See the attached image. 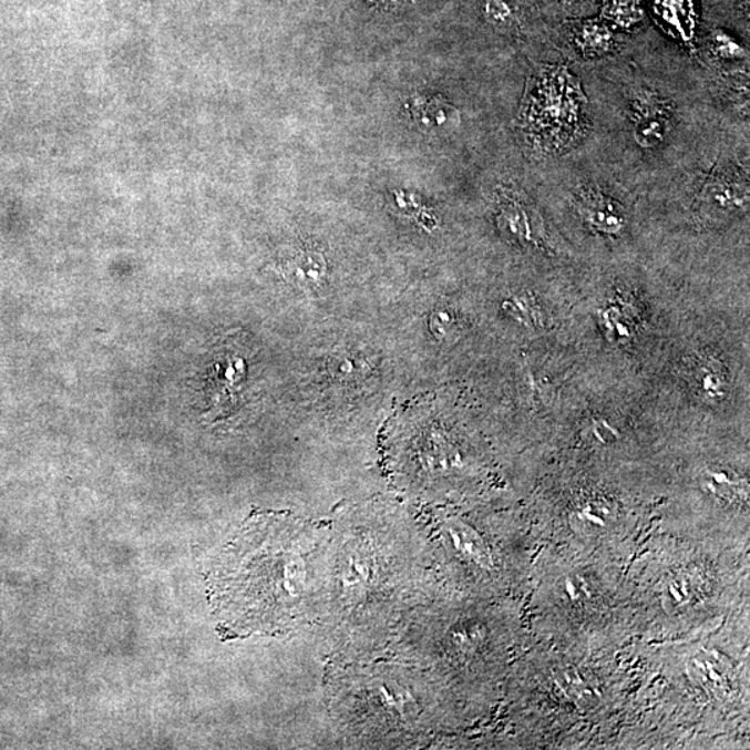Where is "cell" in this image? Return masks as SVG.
<instances>
[{
	"label": "cell",
	"instance_id": "cell-1",
	"mask_svg": "<svg viewBox=\"0 0 750 750\" xmlns=\"http://www.w3.org/2000/svg\"><path fill=\"white\" fill-rule=\"evenodd\" d=\"M317 551L302 525L276 514L251 517L210 578L222 626L237 635L291 627L314 599Z\"/></svg>",
	"mask_w": 750,
	"mask_h": 750
},
{
	"label": "cell",
	"instance_id": "cell-2",
	"mask_svg": "<svg viewBox=\"0 0 750 750\" xmlns=\"http://www.w3.org/2000/svg\"><path fill=\"white\" fill-rule=\"evenodd\" d=\"M748 181L736 172H719L709 178L699 194L700 207L711 216L736 215L748 205Z\"/></svg>",
	"mask_w": 750,
	"mask_h": 750
},
{
	"label": "cell",
	"instance_id": "cell-3",
	"mask_svg": "<svg viewBox=\"0 0 750 750\" xmlns=\"http://www.w3.org/2000/svg\"><path fill=\"white\" fill-rule=\"evenodd\" d=\"M578 213L590 228L602 234L616 235L626 226L621 206L599 191L589 189L578 201Z\"/></svg>",
	"mask_w": 750,
	"mask_h": 750
},
{
	"label": "cell",
	"instance_id": "cell-4",
	"mask_svg": "<svg viewBox=\"0 0 750 750\" xmlns=\"http://www.w3.org/2000/svg\"><path fill=\"white\" fill-rule=\"evenodd\" d=\"M281 274L292 286L311 291L325 282L327 263L320 251L299 249L281 261Z\"/></svg>",
	"mask_w": 750,
	"mask_h": 750
},
{
	"label": "cell",
	"instance_id": "cell-5",
	"mask_svg": "<svg viewBox=\"0 0 750 750\" xmlns=\"http://www.w3.org/2000/svg\"><path fill=\"white\" fill-rule=\"evenodd\" d=\"M670 130L667 109L658 101L640 100L635 107L634 138L643 147H655L665 141Z\"/></svg>",
	"mask_w": 750,
	"mask_h": 750
},
{
	"label": "cell",
	"instance_id": "cell-6",
	"mask_svg": "<svg viewBox=\"0 0 750 750\" xmlns=\"http://www.w3.org/2000/svg\"><path fill=\"white\" fill-rule=\"evenodd\" d=\"M500 226L508 237L522 244H535L538 240V227L534 210H528L522 199L516 196H503L500 202Z\"/></svg>",
	"mask_w": 750,
	"mask_h": 750
},
{
	"label": "cell",
	"instance_id": "cell-7",
	"mask_svg": "<svg viewBox=\"0 0 750 750\" xmlns=\"http://www.w3.org/2000/svg\"><path fill=\"white\" fill-rule=\"evenodd\" d=\"M413 114L421 127L432 131L454 129L460 120L456 109L440 96L415 101Z\"/></svg>",
	"mask_w": 750,
	"mask_h": 750
},
{
	"label": "cell",
	"instance_id": "cell-8",
	"mask_svg": "<svg viewBox=\"0 0 750 750\" xmlns=\"http://www.w3.org/2000/svg\"><path fill=\"white\" fill-rule=\"evenodd\" d=\"M579 49L587 54H604L613 47V34L605 24L587 21L574 30Z\"/></svg>",
	"mask_w": 750,
	"mask_h": 750
},
{
	"label": "cell",
	"instance_id": "cell-9",
	"mask_svg": "<svg viewBox=\"0 0 750 750\" xmlns=\"http://www.w3.org/2000/svg\"><path fill=\"white\" fill-rule=\"evenodd\" d=\"M695 379H697L699 388H702L705 395L710 399H721L725 397L727 381L725 372H722L719 363L713 360H703L699 363L697 371H695Z\"/></svg>",
	"mask_w": 750,
	"mask_h": 750
},
{
	"label": "cell",
	"instance_id": "cell-10",
	"mask_svg": "<svg viewBox=\"0 0 750 750\" xmlns=\"http://www.w3.org/2000/svg\"><path fill=\"white\" fill-rule=\"evenodd\" d=\"M503 308L508 311L513 317H516L520 321L525 322V325H538L542 321L540 316V308L536 306L535 300L525 295H518V297H513L511 300H506Z\"/></svg>",
	"mask_w": 750,
	"mask_h": 750
},
{
	"label": "cell",
	"instance_id": "cell-11",
	"mask_svg": "<svg viewBox=\"0 0 750 750\" xmlns=\"http://www.w3.org/2000/svg\"><path fill=\"white\" fill-rule=\"evenodd\" d=\"M458 317L451 310L436 309L434 314L431 315V332L434 333L435 338L441 339V341H443V339L453 338L454 333L458 332Z\"/></svg>",
	"mask_w": 750,
	"mask_h": 750
},
{
	"label": "cell",
	"instance_id": "cell-12",
	"mask_svg": "<svg viewBox=\"0 0 750 750\" xmlns=\"http://www.w3.org/2000/svg\"><path fill=\"white\" fill-rule=\"evenodd\" d=\"M607 13L617 23H635L639 18L638 0H610L607 4Z\"/></svg>",
	"mask_w": 750,
	"mask_h": 750
},
{
	"label": "cell",
	"instance_id": "cell-13",
	"mask_svg": "<svg viewBox=\"0 0 750 750\" xmlns=\"http://www.w3.org/2000/svg\"><path fill=\"white\" fill-rule=\"evenodd\" d=\"M486 16L496 24H508L514 19V12L506 0H489L486 2Z\"/></svg>",
	"mask_w": 750,
	"mask_h": 750
},
{
	"label": "cell",
	"instance_id": "cell-14",
	"mask_svg": "<svg viewBox=\"0 0 750 750\" xmlns=\"http://www.w3.org/2000/svg\"><path fill=\"white\" fill-rule=\"evenodd\" d=\"M715 43L717 52H719L722 58L736 59L742 54L741 47H739L736 41H732L730 37L725 34V32H717L715 35Z\"/></svg>",
	"mask_w": 750,
	"mask_h": 750
},
{
	"label": "cell",
	"instance_id": "cell-15",
	"mask_svg": "<svg viewBox=\"0 0 750 750\" xmlns=\"http://www.w3.org/2000/svg\"><path fill=\"white\" fill-rule=\"evenodd\" d=\"M658 3L664 8L665 18H675L678 14V18L687 14L688 3L691 4V0H658Z\"/></svg>",
	"mask_w": 750,
	"mask_h": 750
},
{
	"label": "cell",
	"instance_id": "cell-16",
	"mask_svg": "<svg viewBox=\"0 0 750 750\" xmlns=\"http://www.w3.org/2000/svg\"><path fill=\"white\" fill-rule=\"evenodd\" d=\"M379 2L388 4V7H407V4L414 2V0H379Z\"/></svg>",
	"mask_w": 750,
	"mask_h": 750
}]
</instances>
